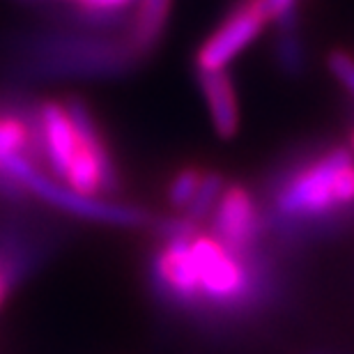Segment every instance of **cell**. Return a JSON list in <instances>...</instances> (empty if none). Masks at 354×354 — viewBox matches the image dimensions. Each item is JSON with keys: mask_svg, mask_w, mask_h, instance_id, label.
<instances>
[{"mask_svg": "<svg viewBox=\"0 0 354 354\" xmlns=\"http://www.w3.org/2000/svg\"><path fill=\"white\" fill-rule=\"evenodd\" d=\"M171 5L173 0H138L136 12L131 14L124 35L127 44L138 55V60L147 58L164 37L168 17H171Z\"/></svg>", "mask_w": 354, "mask_h": 354, "instance_id": "cell-9", "label": "cell"}, {"mask_svg": "<svg viewBox=\"0 0 354 354\" xmlns=\"http://www.w3.org/2000/svg\"><path fill=\"white\" fill-rule=\"evenodd\" d=\"M276 65L286 76H301L306 69V46H304L299 28L297 30H279L274 41Z\"/></svg>", "mask_w": 354, "mask_h": 354, "instance_id": "cell-10", "label": "cell"}, {"mask_svg": "<svg viewBox=\"0 0 354 354\" xmlns=\"http://www.w3.org/2000/svg\"><path fill=\"white\" fill-rule=\"evenodd\" d=\"M225 184H228V182L223 180V175L205 173L196 198L191 201L189 207L184 209V218H189V221L196 223V225L207 221V218L212 216V212H214V207H216L218 198H221V194H223Z\"/></svg>", "mask_w": 354, "mask_h": 354, "instance_id": "cell-11", "label": "cell"}, {"mask_svg": "<svg viewBox=\"0 0 354 354\" xmlns=\"http://www.w3.org/2000/svg\"><path fill=\"white\" fill-rule=\"evenodd\" d=\"M55 249V237L26 218L0 216V274L19 288L28 276L44 265Z\"/></svg>", "mask_w": 354, "mask_h": 354, "instance_id": "cell-6", "label": "cell"}, {"mask_svg": "<svg viewBox=\"0 0 354 354\" xmlns=\"http://www.w3.org/2000/svg\"><path fill=\"white\" fill-rule=\"evenodd\" d=\"M203 175L198 168H184L180 171L168 187V203L173 205L175 209H187L191 201L196 198L198 189H201V182H203Z\"/></svg>", "mask_w": 354, "mask_h": 354, "instance_id": "cell-12", "label": "cell"}, {"mask_svg": "<svg viewBox=\"0 0 354 354\" xmlns=\"http://www.w3.org/2000/svg\"><path fill=\"white\" fill-rule=\"evenodd\" d=\"M76 10L97 14H129V7L138 0H72Z\"/></svg>", "mask_w": 354, "mask_h": 354, "instance_id": "cell-14", "label": "cell"}, {"mask_svg": "<svg viewBox=\"0 0 354 354\" xmlns=\"http://www.w3.org/2000/svg\"><path fill=\"white\" fill-rule=\"evenodd\" d=\"M329 72L350 90V95L354 97V58L343 51H334L327 60Z\"/></svg>", "mask_w": 354, "mask_h": 354, "instance_id": "cell-13", "label": "cell"}, {"mask_svg": "<svg viewBox=\"0 0 354 354\" xmlns=\"http://www.w3.org/2000/svg\"><path fill=\"white\" fill-rule=\"evenodd\" d=\"M0 171L14 177L30 196L39 198L41 203L51 205V207L65 212L69 216L86 218V221L104 225H115V228H143V225H150L154 221V216L143 207L99 201V198L76 194L65 184L53 182L30 159L19 157V154L17 157H7L0 164Z\"/></svg>", "mask_w": 354, "mask_h": 354, "instance_id": "cell-3", "label": "cell"}, {"mask_svg": "<svg viewBox=\"0 0 354 354\" xmlns=\"http://www.w3.org/2000/svg\"><path fill=\"white\" fill-rule=\"evenodd\" d=\"M7 72L19 81L118 79L138 65L124 37L86 30L19 35L7 44Z\"/></svg>", "mask_w": 354, "mask_h": 354, "instance_id": "cell-2", "label": "cell"}, {"mask_svg": "<svg viewBox=\"0 0 354 354\" xmlns=\"http://www.w3.org/2000/svg\"><path fill=\"white\" fill-rule=\"evenodd\" d=\"M39 143L41 164L51 168L53 175L62 180L81 145L62 102L55 99L39 102Z\"/></svg>", "mask_w": 354, "mask_h": 354, "instance_id": "cell-7", "label": "cell"}, {"mask_svg": "<svg viewBox=\"0 0 354 354\" xmlns=\"http://www.w3.org/2000/svg\"><path fill=\"white\" fill-rule=\"evenodd\" d=\"M269 24L263 0H239L196 53V72L225 69Z\"/></svg>", "mask_w": 354, "mask_h": 354, "instance_id": "cell-5", "label": "cell"}, {"mask_svg": "<svg viewBox=\"0 0 354 354\" xmlns=\"http://www.w3.org/2000/svg\"><path fill=\"white\" fill-rule=\"evenodd\" d=\"M308 354H327V352H308Z\"/></svg>", "mask_w": 354, "mask_h": 354, "instance_id": "cell-16", "label": "cell"}, {"mask_svg": "<svg viewBox=\"0 0 354 354\" xmlns=\"http://www.w3.org/2000/svg\"><path fill=\"white\" fill-rule=\"evenodd\" d=\"M352 147H354V133H352Z\"/></svg>", "mask_w": 354, "mask_h": 354, "instance_id": "cell-17", "label": "cell"}, {"mask_svg": "<svg viewBox=\"0 0 354 354\" xmlns=\"http://www.w3.org/2000/svg\"><path fill=\"white\" fill-rule=\"evenodd\" d=\"M12 290L14 288L10 286V281H7L3 274H0V308H3V304L7 301V297H10Z\"/></svg>", "mask_w": 354, "mask_h": 354, "instance_id": "cell-15", "label": "cell"}, {"mask_svg": "<svg viewBox=\"0 0 354 354\" xmlns=\"http://www.w3.org/2000/svg\"><path fill=\"white\" fill-rule=\"evenodd\" d=\"M196 79L207 102L214 131L221 138H232L239 129V106L228 72H196Z\"/></svg>", "mask_w": 354, "mask_h": 354, "instance_id": "cell-8", "label": "cell"}, {"mask_svg": "<svg viewBox=\"0 0 354 354\" xmlns=\"http://www.w3.org/2000/svg\"><path fill=\"white\" fill-rule=\"evenodd\" d=\"M260 201L265 230L283 246L336 235L354 218V157L348 147L299 152L269 175Z\"/></svg>", "mask_w": 354, "mask_h": 354, "instance_id": "cell-1", "label": "cell"}, {"mask_svg": "<svg viewBox=\"0 0 354 354\" xmlns=\"http://www.w3.org/2000/svg\"><path fill=\"white\" fill-rule=\"evenodd\" d=\"M207 221V235L237 258H244L246 253L265 244L267 230L263 207H260V201H256V196L242 184H225Z\"/></svg>", "mask_w": 354, "mask_h": 354, "instance_id": "cell-4", "label": "cell"}]
</instances>
